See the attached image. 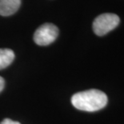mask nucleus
<instances>
[{
    "instance_id": "nucleus-7",
    "label": "nucleus",
    "mask_w": 124,
    "mask_h": 124,
    "mask_svg": "<svg viewBox=\"0 0 124 124\" xmlns=\"http://www.w3.org/2000/svg\"><path fill=\"white\" fill-rule=\"evenodd\" d=\"M4 86H5V81L3 79V78L0 76V92H1L2 90H3Z\"/></svg>"
},
{
    "instance_id": "nucleus-4",
    "label": "nucleus",
    "mask_w": 124,
    "mask_h": 124,
    "mask_svg": "<svg viewBox=\"0 0 124 124\" xmlns=\"http://www.w3.org/2000/svg\"><path fill=\"white\" fill-rule=\"evenodd\" d=\"M21 0H0V15L10 16L19 8Z\"/></svg>"
},
{
    "instance_id": "nucleus-6",
    "label": "nucleus",
    "mask_w": 124,
    "mask_h": 124,
    "mask_svg": "<svg viewBox=\"0 0 124 124\" xmlns=\"http://www.w3.org/2000/svg\"><path fill=\"white\" fill-rule=\"evenodd\" d=\"M0 124H21V123L12 119H10V118H5Z\"/></svg>"
},
{
    "instance_id": "nucleus-1",
    "label": "nucleus",
    "mask_w": 124,
    "mask_h": 124,
    "mask_svg": "<svg viewBox=\"0 0 124 124\" xmlns=\"http://www.w3.org/2000/svg\"><path fill=\"white\" fill-rule=\"evenodd\" d=\"M107 94L99 90L91 89L78 92L71 97V103L78 110L94 112L102 109L107 104Z\"/></svg>"
},
{
    "instance_id": "nucleus-3",
    "label": "nucleus",
    "mask_w": 124,
    "mask_h": 124,
    "mask_svg": "<svg viewBox=\"0 0 124 124\" xmlns=\"http://www.w3.org/2000/svg\"><path fill=\"white\" fill-rule=\"evenodd\" d=\"M59 35V29L52 23H44L34 34V41L39 46H47L52 43Z\"/></svg>"
},
{
    "instance_id": "nucleus-2",
    "label": "nucleus",
    "mask_w": 124,
    "mask_h": 124,
    "mask_svg": "<svg viewBox=\"0 0 124 124\" xmlns=\"http://www.w3.org/2000/svg\"><path fill=\"white\" fill-rule=\"evenodd\" d=\"M120 18L115 14L105 13L99 15L93 22V31L95 35L103 36L114 30L119 24Z\"/></svg>"
},
{
    "instance_id": "nucleus-5",
    "label": "nucleus",
    "mask_w": 124,
    "mask_h": 124,
    "mask_svg": "<svg viewBox=\"0 0 124 124\" xmlns=\"http://www.w3.org/2000/svg\"><path fill=\"white\" fill-rule=\"evenodd\" d=\"M15 59V53L7 48L0 49V70L7 67Z\"/></svg>"
}]
</instances>
